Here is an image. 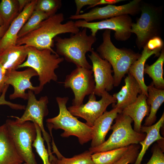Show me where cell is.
Returning a JSON list of instances; mask_svg holds the SVG:
<instances>
[{
  "label": "cell",
  "mask_w": 164,
  "mask_h": 164,
  "mask_svg": "<svg viewBox=\"0 0 164 164\" xmlns=\"http://www.w3.org/2000/svg\"><path fill=\"white\" fill-rule=\"evenodd\" d=\"M132 121L129 116L118 114L115 123L111 127L112 132L108 139L97 147H90L89 150L94 154L138 144L144 139L146 134L135 131L132 126Z\"/></svg>",
  "instance_id": "obj_7"
},
{
  "label": "cell",
  "mask_w": 164,
  "mask_h": 164,
  "mask_svg": "<svg viewBox=\"0 0 164 164\" xmlns=\"http://www.w3.org/2000/svg\"><path fill=\"white\" fill-rule=\"evenodd\" d=\"M5 124L0 126V164H22Z\"/></svg>",
  "instance_id": "obj_20"
},
{
  "label": "cell",
  "mask_w": 164,
  "mask_h": 164,
  "mask_svg": "<svg viewBox=\"0 0 164 164\" xmlns=\"http://www.w3.org/2000/svg\"><path fill=\"white\" fill-rule=\"evenodd\" d=\"M164 124V114L155 123L149 126L142 125L141 132L146 134L144 139L139 142L142 149L134 164H141L143 157L149 147L155 141L164 139L160 134L161 128Z\"/></svg>",
  "instance_id": "obj_22"
},
{
  "label": "cell",
  "mask_w": 164,
  "mask_h": 164,
  "mask_svg": "<svg viewBox=\"0 0 164 164\" xmlns=\"http://www.w3.org/2000/svg\"><path fill=\"white\" fill-rule=\"evenodd\" d=\"M129 146L93 154L94 164H112L119 160L128 151Z\"/></svg>",
  "instance_id": "obj_26"
},
{
  "label": "cell",
  "mask_w": 164,
  "mask_h": 164,
  "mask_svg": "<svg viewBox=\"0 0 164 164\" xmlns=\"http://www.w3.org/2000/svg\"><path fill=\"white\" fill-rule=\"evenodd\" d=\"M61 5V1L60 0H37L34 10L44 12L50 16L56 14Z\"/></svg>",
  "instance_id": "obj_31"
},
{
  "label": "cell",
  "mask_w": 164,
  "mask_h": 164,
  "mask_svg": "<svg viewBox=\"0 0 164 164\" xmlns=\"http://www.w3.org/2000/svg\"><path fill=\"white\" fill-rule=\"evenodd\" d=\"M101 97L100 100L97 101L95 95L91 94L86 103L79 106L72 105L67 108L73 115L84 119L86 124L92 127L96 120L106 111L108 107L116 102L112 95L107 91L104 93Z\"/></svg>",
  "instance_id": "obj_12"
},
{
  "label": "cell",
  "mask_w": 164,
  "mask_h": 164,
  "mask_svg": "<svg viewBox=\"0 0 164 164\" xmlns=\"http://www.w3.org/2000/svg\"><path fill=\"white\" fill-rule=\"evenodd\" d=\"M8 28L5 25L0 26V39L4 36Z\"/></svg>",
  "instance_id": "obj_40"
},
{
  "label": "cell",
  "mask_w": 164,
  "mask_h": 164,
  "mask_svg": "<svg viewBox=\"0 0 164 164\" xmlns=\"http://www.w3.org/2000/svg\"><path fill=\"white\" fill-rule=\"evenodd\" d=\"M139 145L132 144L129 146L127 152L118 161L112 164L134 163L139 153Z\"/></svg>",
  "instance_id": "obj_32"
},
{
  "label": "cell",
  "mask_w": 164,
  "mask_h": 164,
  "mask_svg": "<svg viewBox=\"0 0 164 164\" xmlns=\"http://www.w3.org/2000/svg\"><path fill=\"white\" fill-rule=\"evenodd\" d=\"M64 19L63 14L62 13L50 16L42 21L35 29L18 38L16 45H25L40 50L48 49L56 54L52 49L55 37L63 33L75 34L80 31L74 22L71 20L63 24Z\"/></svg>",
  "instance_id": "obj_1"
},
{
  "label": "cell",
  "mask_w": 164,
  "mask_h": 164,
  "mask_svg": "<svg viewBox=\"0 0 164 164\" xmlns=\"http://www.w3.org/2000/svg\"><path fill=\"white\" fill-rule=\"evenodd\" d=\"M164 62V48L162 50L158 58L152 64L145 65L144 73L147 74L152 80V83L156 88L164 89L163 65Z\"/></svg>",
  "instance_id": "obj_25"
},
{
  "label": "cell",
  "mask_w": 164,
  "mask_h": 164,
  "mask_svg": "<svg viewBox=\"0 0 164 164\" xmlns=\"http://www.w3.org/2000/svg\"><path fill=\"white\" fill-rule=\"evenodd\" d=\"M37 0H32L11 23L4 36L0 39V53L16 45L18 35L34 10Z\"/></svg>",
  "instance_id": "obj_16"
},
{
  "label": "cell",
  "mask_w": 164,
  "mask_h": 164,
  "mask_svg": "<svg viewBox=\"0 0 164 164\" xmlns=\"http://www.w3.org/2000/svg\"><path fill=\"white\" fill-rule=\"evenodd\" d=\"M38 76L36 72L32 68L28 67L25 70L19 71L15 70L6 73V84L12 85L14 92L9 96L10 100L20 98L27 100L28 94L26 90L32 91L35 94H38L42 91L39 86H34L31 83V78Z\"/></svg>",
  "instance_id": "obj_15"
},
{
  "label": "cell",
  "mask_w": 164,
  "mask_h": 164,
  "mask_svg": "<svg viewBox=\"0 0 164 164\" xmlns=\"http://www.w3.org/2000/svg\"><path fill=\"white\" fill-rule=\"evenodd\" d=\"M93 154L89 150L70 158L63 156L58 159L56 157L51 162L54 164H94L91 155Z\"/></svg>",
  "instance_id": "obj_29"
},
{
  "label": "cell",
  "mask_w": 164,
  "mask_h": 164,
  "mask_svg": "<svg viewBox=\"0 0 164 164\" xmlns=\"http://www.w3.org/2000/svg\"><path fill=\"white\" fill-rule=\"evenodd\" d=\"M49 17L44 12L34 10L19 32L18 38L24 36L35 29L42 21Z\"/></svg>",
  "instance_id": "obj_28"
},
{
  "label": "cell",
  "mask_w": 164,
  "mask_h": 164,
  "mask_svg": "<svg viewBox=\"0 0 164 164\" xmlns=\"http://www.w3.org/2000/svg\"><path fill=\"white\" fill-rule=\"evenodd\" d=\"M27 50L26 59L19 68L28 67L33 69L39 76L38 86L42 90L47 83L51 81H57L58 77L55 70L63 61V58L48 49L40 50L28 46Z\"/></svg>",
  "instance_id": "obj_6"
},
{
  "label": "cell",
  "mask_w": 164,
  "mask_h": 164,
  "mask_svg": "<svg viewBox=\"0 0 164 164\" xmlns=\"http://www.w3.org/2000/svg\"><path fill=\"white\" fill-rule=\"evenodd\" d=\"M23 164H27L26 163H23Z\"/></svg>",
  "instance_id": "obj_42"
},
{
  "label": "cell",
  "mask_w": 164,
  "mask_h": 164,
  "mask_svg": "<svg viewBox=\"0 0 164 164\" xmlns=\"http://www.w3.org/2000/svg\"><path fill=\"white\" fill-rule=\"evenodd\" d=\"M87 29L84 28L69 37L62 38L56 36L54 39L56 53L63 56L67 61L73 63L76 67L92 69V66L86 59V53L94 49L93 44L96 42V36L88 35Z\"/></svg>",
  "instance_id": "obj_2"
},
{
  "label": "cell",
  "mask_w": 164,
  "mask_h": 164,
  "mask_svg": "<svg viewBox=\"0 0 164 164\" xmlns=\"http://www.w3.org/2000/svg\"><path fill=\"white\" fill-rule=\"evenodd\" d=\"M162 7L142 1L141 15L136 23H133L131 33L136 36V43L140 49L151 39L161 37L162 30Z\"/></svg>",
  "instance_id": "obj_5"
},
{
  "label": "cell",
  "mask_w": 164,
  "mask_h": 164,
  "mask_svg": "<svg viewBox=\"0 0 164 164\" xmlns=\"http://www.w3.org/2000/svg\"><path fill=\"white\" fill-rule=\"evenodd\" d=\"M6 72L0 62V96L6 85Z\"/></svg>",
  "instance_id": "obj_37"
},
{
  "label": "cell",
  "mask_w": 164,
  "mask_h": 164,
  "mask_svg": "<svg viewBox=\"0 0 164 164\" xmlns=\"http://www.w3.org/2000/svg\"><path fill=\"white\" fill-rule=\"evenodd\" d=\"M146 45L148 49L151 51L156 49L162 50L164 47V43L161 37L156 36L150 39Z\"/></svg>",
  "instance_id": "obj_36"
},
{
  "label": "cell",
  "mask_w": 164,
  "mask_h": 164,
  "mask_svg": "<svg viewBox=\"0 0 164 164\" xmlns=\"http://www.w3.org/2000/svg\"><path fill=\"white\" fill-rule=\"evenodd\" d=\"M34 123L36 128V135L32 146L36 149L37 153L43 160V164H54L50 161L48 151L44 145V140L42 135L41 130L36 124Z\"/></svg>",
  "instance_id": "obj_30"
},
{
  "label": "cell",
  "mask_w": 164,
  "mask_h": 164,
  "mask_svg": "<svg viewBox=\"0 0 164 164\" xmlns=\"http://www.w3.org/2000/svg\"><path fill=\"white\" fill-rule=\"evenodd\" d=\"M161 50L156 49L151 51L149 50L145 45L143 48L140 56L132 64L128 70V73L137 81L139 85L142 93L147 97L148 86L145 83L144 76L145 63L147 59L153 54L159 56Z\"/></svg>",
  "instance_id": "obj_23"
},
{
  "label": "cell",
  "mask_w": 164,
  "mask_h": 164,
  "mask_svg": "<svg viewBox=\"0 0 164 164\" xmlns=\"http://www.w3.org/2000/svg\"><path fill=\"white\" fill-rule=\"evenodd\" d=\"M124 0H99V2L96 4L94 7L97 5L108 4V5H112L116 3Z\"/></svg>",
  "instance_id": "obj_38"
},
{
  "label": "cell",
  "mask_w": 164,
  "mask_h": 164,
  "mask_svg": "<svg viewBox=\"0 0 164 164\" xmlns=\"http://www.w3.org/2000/svg\"><path fill=\"white\" fill-rule=\"evenodd\" d=\"M99 1V0H75L76 10L75 15L80 14L81 9L84 6L89 5L87 8L88 9L93 8L94 5Z\"/></svg>",
  "instance_id": "obj_35"
},
{
  "label": "cell",
  "mask_w": 164,
  "mask_h": 164,
  "mask_svg": "<svg viewBox=\"0 0 164 164\" xmlns=\"http://www.w3.org/2000/svg\"><path fill=\"white\" fill-rule=\"evenodd\" d=\"M147 97L141 93L133 103L125 108L121 113L129 116L134 122V130L141 132L142 123L144 117L148 116L150 107L147 102Z\"/></svg>",
  "instance_id": "obj_21"
},
{
  "label": "cell",
  "mask_w": 164,
  "mask_h": 164,
  "mask_svg": "<svg viewBox=\"0 0 164 164\" xmlns=\"http://www.w3.org/2000/svg\"><path fill=\"white\" fill-rule=\"evenodd\" d=\"M141 2V0H133L120 5H108L103 7H96L86 13L71 15L69 19L91 22L95 20H102L122 15H135L140 12Z\"/></svg>",
  "instance_id": "obj_13"
},
{
  "label": "cell",
  "mask_w": 164,
  "mask_h": 164,
  "mask_svg": "<svg viewBox=\"0 0 164 164\" xmlns=\"http://www.w3.org/2000/svg\"><path fill=\"white\" fill-rule=\"evenodd\" d=\"M88 56L92 63V70L95 82L94 94L101 97L105 92H108L113 88V71L110 64L101 58L94 50Z\"/></svg>",
  "instance_id": "obj_14"
},
{
  "label": "cell",
  "mask_w": 164,
  "mask_h": 164,
  "mask_svg": "<svg viewBox=\"0 0 164 164\" xmlns=\"http://www.w3.org/2000/svg\"><path fill=\"white\" fill-rule=\"evenodd\" d=\"M75 26L79 28L90 29L91 35L96 36L97 31L102 29H108L115 31L114 37L118 41L128 40L132 33L131 32L132 20L128 15H121L96 22H87L83 20L74 22Z\"/></svg>",
  "instance_id": "obj_9"
},
{
  "label": "cell",
  "mask_w": 164,
  "mask_h": 164,
  "mask_svg": "<svg viewBox=\"0 0 164 164\" xmlns=\"http://www.w3.org/2000/svg\"><path fill=\"white\" fill-rule=\"evenodd\" d=\"M4 25V23L3 21L0 16V26H2Z\"/></svg>",
  "instance_id": "obj_41"
},
{
  "label": "cell",
  "mask_w": 164,
  "mask_h": 164,
  "mask_svg": "<svg viewBox=\"0 0 164 164\" xmlns=\"http://www.w3.org/2000/svg\"><path fill=\"white\" fill-rule=\"evenodd\" d=\"M68 100L67 97H56L59 112L57 116L46 120L47 127L50 135L52 134L53 129H62L64 131L61 135L62 137L75 136L80 143L83 145L91 140L92 127L80 121L71 114L66 107Z\"/></svg>",
  "instance_id": "obj_4"
},
{
  "label": "cell",
  "mask_w": 164,
  "mask_h": 164,
  "mask_svg": "<svg viewBox=\"0 0 164 164\" xmlns=\"http://www.w3.org/2000/svg\"><path fill=\"white\" fill-rule=\"evenodd\" d=\"M19 14L18 0H2L0 2V16L7 27H9Z\"/></svg>",
  "instance_id": "obj_27"
},
{
  "label": "cell",
  "mask_w": 164,
  "mask_h": 164,
  "mask_svg": "<svg viewBox=\"0 0 164 164\" xmlns=\"http://www.w3.org/2000/svg\"><path fill=\"white\" fill-rule=\"evenodd\" d=\"M28 46L16 45L0 53V62L6 73L16 70L25 61L28 56Z\"/></svg>",
  "instance_id": "obj_19"
},
{
  "label": "cell",
  "mask_w": 164,
  "mask_h": 164,
  "mask_svg": "<svg viewBox=\"0 0 164 164\" xmlns=\"http://www.w3.org/2000/svg\"><path fill=\"white\" fill-rule=\"evenodd\" d=\"M28 94L27 104L23 114L20 118L15 116L12 117L15 118V120L19 123L31 121L39 127L43 133V137L47 145L49 157L52 158L53 155L51 151L50 144L51 136L45 131L43 123L44 118L48 114V97L46 96H42L37 100L32 91L28 90Z\"/></svg>",
  "instance_id": "obj_10"
},
{
  "label": "cell",
  "mask_w": 164,
  "mask_h": 164,
  "mask_svg": "<svg viewBox=\"0 0 164 164\" xmlns=\"http://www.w3.org/2000/svg\"><path fill=\"white\" fill-rule=\"evenodd\" d=\"M152 155L148 162L145 164H164V154L163 149L158 143L152 148Z\"/></svg>",
  "instance_id": "obj_33"
},
{
  "label": "cell",
  "mask_w": 164,
  "mask_h": 164,
  "mask_svg": "<svg viewBox=\"0 0 164 164\" xmlns=\"http://www.w3.org/2000/svg\"><path fill=\"white\" fill-rule=\"evenodd\" d=\"M124 85L118 92L112 96L116 101V104H112V107L118 108L122 111L126 107L134 103L138 94L142 93L139 84L130 74L125 79Z\"/></svg>",
  "instance_id": "obj_18"
},
{
  "label": "cell",
  "mask_w": 164,
  "mask_h": 164,
  "mask_svg": "<svg viewBox=\"0 0 164 164\" xmlns=\"http://www.w3.org/2000/svg\"><path fill=\"white\" fill-rule=\"evenodd\" d=\"M9 85L6 84L5 87L0 96V105H7L11 108L15 110H25L26 106L24 105L12 103L5 100V96Z\"/></svg>",
  "instance_id": "obj_34"
},
{
  "label": "cell",
  "mask_w": 164,
  "mask_h": 164,
  "mask_svg": "<svg viewBox=\"0 0 164 164\" xmlns=\"http://www.w3.org/2000/svg\"><path fill=\"white\" fill-rule=\"evenodd\" d=\"M19 155L27 164H38L32 149L36 135L34 123L30 121L20 123L8 119L5 123Z\"/></svg>",
  "instance_id": "obj_8"
},
{
  "label": "cell",
  "mask_w": 164,
  "mask_h": 164,
  "mask_svg": "<svg viewBox=\"0 0 164 164\" xmlns=\"http://www.w3.org/2000/svg\"><path fill=\"white\" fill-rule=\"evenodd\" d=\"M120 109L113 107L110 111H105L95 121L92 127V137L91 148L97 147L105 141V137L111 129V125L118 114L121 113Z\"/></svg>",
  "instance_id": "obj_17"
},
{
  "label": "cell",
  "mask_w": 164,
  "mask_h": 164,
  "mask_svg": "<svg viewBox=\"0 0 164 164\" xmlns=\"http://www.w3.org/2000/svg\"><path fill=\"white\" fill-rule=\"evenodd\" d=\"M65 88H70L73 91L74 98L73 106H79L83 104L86 95L94 94L95 82L92 69L80 67L76 68L66 77L63 82Z\"/></svg>",
  "instance_id": "obj_11"
},
{
  "label": "cell",
  "mask_w": 164,
  "mask_h": 164,
  "mask_svg": "<svg viewBox=\"0 0 164 164\" xmlns=\"http://www.w3.org/2000/svg\"><path fill=\"white\" fill-rule=\"evenodd\" d=\"M111 30L106 29L102 33V43L96 51L103 59L107 61L113 69L114 87H118L122 78L128 73L132 64L141 56V54L131 49L118 48L111 41Z\"/></svg>",
  "instance_id": "obj_3"
},
{
  "label": "cell",
  "mask_w": 164,
  "mask_h": 164,
  "mask_svg": "<svg viewBox=\"0 0 164 164\" xmlns=\"http://www.w3.org/2000/svg\"><path fill=\"white\" fill-rule=\"evenodd\" d=\"M147 91V102L150 107V112L143 125L149 126L155 124L157 111L164 101V89L156 88L151 83L148 86Z\"/></svg>",
  "instance_id": "obj_24"
},
{
  "label": "cell",
  "mask_w": 164,
  "mask_h": 164,
  "mask_svg": "<svg viewBox=\"0 0 164 164\" xmlns=\"http://www.w3.org/2000/svg\"><path fill=\"white\" fill-rule=\"evenodd\" d=\"M31 0H18L19 13L23 10L26 5L31 2Z\"/></svg>",
  "instance_id": "obj_39"
}]
</instances>
